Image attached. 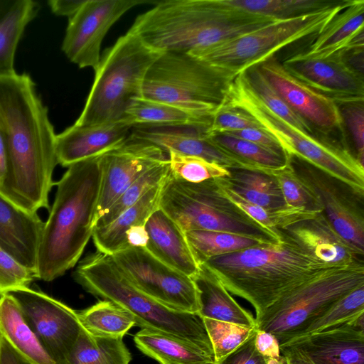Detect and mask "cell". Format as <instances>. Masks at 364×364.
<instances>
[{
  "label": "cell",
  "mask_w": 364,
  "mask_h": 364,
  "mask_svg": "<svg viewBox=\"0 0 364 364\" xmlns=\"http://www.w3.org/2000/svg\"><path fill=\"white\" fill-rule=\"evenodd\" d=\"M0 129L9 155L0 193L29 212L49 210L56 134L28 74H0Z\"/></svg>",
  "instance_id": "1"
},
{
  "label": "cell",
  "mask_w": 364,
  "mask_h": 364,
  "mask_svg": "<svg viewBox=\"0 0 364 364\" xmlns=\"http://www.w3.org/2000/svg\"><path fill=\"white\" fill-rule=\"evenodd\" d=\"M101 184L100 155L69 166L55 182V200L38 250L36 279L53 281L78 262L93 234Z\"/></svg>",
  "instance_id": "2"
},
{
  "label": "cell",
  "mask_w": 364,
  "mask_h": 364,
  "mask_svg": "<svg viewBox=\"0 0 364 364\" xmlns=\"http://www.w3.org/2000/svg\"><path fill=\"white\" fill-rule=\"evenodd\" d=\"M282 232L277 242L261 243L201 263L230 294L248 301L256 317L293 289L334 267L314 258Z\"/></svg>",
  "instance_id": "3"
},
{
  "label": "cell",
  "mask_w": 364,
  "mask_h": 364,
  "mask_svg": "<svg viewBox=\"0 0 364 364\" xmlns=\"http://www.w3.org/2000/svg\"><path fill=\"white\" fill-rule=\"evenodd\" d=\"M274 20L230 8L222 0H168L139 15L129 31L159 52L190 53Z\"/></svg>",
  "instance_id": "4"
},
{
  "label": "cell",
  "mask_w": 364,
  "mask_h": 364,
  "mask_svg": "<svg viewBox=\"0 0 364 364\" xmlns=\"http://www.w3.org/2000/svg\"><path fill=\"white\" fill-rule=\"evenodd\" d=\"M73 277L90 294L129 311L141 329L171 335L213 350L198 314L169 309L142 292L129 281L111 255L97 252L86 257L80 262Z\"/></svg>",
  "instance_id": "5"
},
{
  "label": "cell",
  "mask_w": 364,
  "mask_h": 364,
  "mask_svg": "<svg viewBox=\"0 0 364 364\" xmlns=\"http://www.w3.org/2000/svg\"><path fill=\"white\" fill-rule=\"evenodd\" d=\"M252 115L279 142L288 157L302 160L364 196V166L347 146L316 134H307L272 112L252 88L245 72L230 82L223 102Z\"/></svg>",
  "instance_id": "6"
},
{
  "label": "cell",
  "mask_w": 364,
  "mask_h": 364,
  "mask_svg": "<svg viewBox=\"0 0 364 364\" xmlns=\"http://www.w3.org/2000/svg\"><path fill=\"white\" fill-rule=\"evenodd\" d=\"M161 52L128 31L100 58L94 82L76 125H95L124 119L132 102L142 97L146 74Z\"/></svg>",
  "instance_id": "7"
},
{
  "label": "cell",
  "mask_w": 364,
  "mask_h": 364,
  "mask_svg": "<svg viewBox=\"0 0 364 364\" xmlns=\"http://www.w3.org/2000/svg\"><path fill=\"white\" fill-rule=\"evenodd\" d=\"M159 208L186 232L194 230L221 231L274 243L282 238L262 226L236 206L223 192L216 178L191 183L169 172Z\"/></svg>",
  "instance_id": "8"
},
{
  "label": "cell",
  "mask_w": 364,
  "mask_h": 364,
  "mask_svg": "<svg viewBox=\"0 0 364 364\" xmlns=\"http://www.w3.org/2000/svg\"><path fill=\"white\" fill-rule=\"evenodd\" d=\"M233 78L190 53L163 52L146 74L141 97L212 120Z\"/></svg>",
  "instance_id": "9"
},
{
  "label": "cell",
  "mask_w": 364,
  "mask_h": 364,
  "mask_svg": "<svg viewBox=\"0 0 364 364\" xmlns=\"http://www.w3.org/2000/svg\"><path fill=\"white\" fill-rule=\"evenodd\" d=\"M350 1L339 0L314 12L277 19L190 54L235 77L274 56L283 48L316 36Z\"/></svg>",
  "instance_id": "10"
},
{
  "label": "cell",
  "mask_w": 364,
  "mask_h": 364,
  "mask_svg": "<svg viewBox=\"0 0 364 364\" xmlns=\"http://www.w3.org/2000/svg\"><path fill=\"white\" fill-rule=\"evenodd\" d=\"M363 284L364 263L328 268L255 317V328L274 335L282 346L299 336L334 302Z\"/></svg>",
  "instance_id": "11"
},
{
  "label": "cell",
  "mask_w": 364,
  "mask_h": 364,
  "mask_svg": "<svg viewBox=\"0 0 364 364\" xmlns=\"http://www.w3.org/2000/svg\"><path fill=\"white\" fill-rule=\"evenodd\" d=\"M111 256L142 292L169 309L198 314V292L191 277L167 266L145 247H129Z\"/></svg>",
  "instance_id": "12"
},
{
  "label": "cell",
  "mask_w": 364,
  "mask_h": 364,
  "mask_svg": "<svg viewBox=\"0 0 364 364\" xmlns=\"http://www.w3.org/2000/svg\"><path fill=\"white\" fill-rule=\"evenodd\" d=\"M289 159L296 174L320 203L334 230L364 252V196L302 160L295 157Z\"/></svg>",
  "instance_id": "13"
},
{
  "label": "cell",
  "mask_w": 364,
  "mask_h": 364,
  "mask_svg": "<svg viewBox=\"0 0 364 364\" xmlns=\"http://www.w3.org/2000/svg\"><path fill=\"white\" fill-rule=\"evenodd\" d=\"M25 321L56 364H63L82 326L77 313L44 292L29 287L9 292Z\"/></svg>",
  "instance_id": "14"
},
{
  "label": "cell",
  "mask_w": 364,
  "mask_h": 364,
  "mask_svg": "<svg viewBox=\"0 0 364 364\" xmlns=\"http://www.w3.org/2000/svg\"><path fill=\"white\" fill-rule=\"evenodd\" d=\"M146 0H86L71 18L62 44L70 61L95 71L100 61L102 42L111 26L127 11Z\"/></svg>",
  "instance_id": "15"
},
{
  "label": "cell",
  "mask_w": 364,
  "mask_h": 364,
  "mask_svg": "<svg viewBox=\"0 0 364 364\" xmlns=\"http://www.w3.org/2000/svg\"><path fill=\"white\" fill-rule=\"evenodd\" d=\"M257 66L287 105L314 131L333 139V135L339 134L346 140L343 120L334 100L296 79L274 56Z\"/></svg>",
  "instance_id": "16"
},
{
  "label": "cell",
  "mask_w": 364,
  "mask_h": 364,
  "mask_svg": "<svg viewBox=\"0 0 364 364\" xmlns=\"http://www.w3.org/2000/svg\"><path fill=\"white\" fill-rule=\"evenodd\" d=\"M100 159L102 184L95 223L139 176L168 161V154L153 144L129 136L121 144L100 154Z\"/></svg>",
  "instance_id": "17"
},
{
  "label": "cell",
  "mask_w": 364,
  "mask_h": 364,
  "mask_svg": "<svg viewBox=\"0 0 364 364\" xmlns=\"http://www.w3.org/2000/svg\"><path fill=\"white\" fill-rule=\"evenodd\" d=\"M281 63L296 79L337 104L364 100V76L352 70L340 53L322 58L301 52Z\"/></svg>",
  "instance_id": "18"
},
{
  "label": "cell",
  "mask_w": 364,
  "mask_h": 364,
  "mask_svg": "<svg viewBox=\"0 0 364 364\" xmlns=\"http://www.w3.org/2000/svg\"><path fill=\"white\" fill-rule=\"evenodd\" d=\"M208 128L193 125L139 124L132 128L129 136L153 144L166 152L171 150L201 157L228 169H248L241 160L221 149L208 138Z\"/></svg>",
  "instance_id": "19"
},
{
  "label": "cell",
  "mask_w": 364,
  "mask_h": 364,
  "mask_svg": "<svg viewBox=\"0 0 364 364\" xmlns=\"http://www.w3.org/2000/svg\"><path fill=\"white\" fill-rule=\"evenodd\" d=\"M363 320L364 315H362L282 346L296 348L314 364H364Z\"/></svg>",
  "instance_id": "20"
},
{
  "label": "cell",
  "mask_w": 364,
  "mask_h": 364,
  "mask_svg": "<svg viewBox=\"0 0 364 364\" xmlns=\"http://www.w3.org/2000/svg\"><path fill=\"white\" fill-rule=\"evenodd\" d=\"M282 230L314 258L330 267L364 263V252L341 237L323 212Z\"/></svg>",
  "instance_id": "21"
},
{
  "label": "cell",
  "mask_w": 364,
  "mask_h": 364,
  "mask_svg": "<svg viewBox=\"0 0 364 364\" xmlns=\"http://www.w3.org/2000/svg\"><path fill=\"white\" fill-rule=\"evenodd\" d=\"M133 127L126 119L95 125L74 124L56 135L58 164L68 167L99 156L126 141Z\"/></svg>",
  "instance_id": "22"
},
{
  "label": "cell",
  "mask_w": 364,
  "mask_h": 364,
  "mask_svg": "<svg viewBox=\"0 0 364 364\" xmlns=\"http://www.w3.org/2000/svg\"><path fill=\"white\" fill-rule=\"evenodd\" d=\"M44 223L0 193V247L35 273Z\"/></svg>",
  "instance_id": "23"
},
{
  "label": "cell",
  "mask_w": 364,
  "mask_h": 364,
  "mask_svg": "<svg viewBox=\"0 0 364 364\" xmlns=\"http://www.w3.org/2000/svg\"><path fill=\"white\" fill-rule=\"evenodd\" d=\"M148 241L146 250L172 269L193 277L200 264L188 242L185 232L161 209L158 208L146 225Z\"/></svg>",
  "instance_id": "24"
},
{
  "label": "cell",
  "mask_w": 364,
  "mask_h": 364,
  "mask_svg": "<svg viewBox=\"0 0 364 364\" xmlns=\"http://www.w3.org/2000/svg\"><path fill=\"white\" fill-rule=\"evenodd\" d=\"M364 1L350 0L314 38L306 54L326 58L364 46Z\"/></svg>",
  "instance_id": "25"
},
{
  "label": "cell",
  "mask_w": 364,
  "mask_h": 364,
  "mask_svg": "<svg viewBox=\"0 0 364 364\" xmlns=\"http://www.w3.org/2000/svg\"><path fill=\"white\" fill-rule=\"evenodd\" d=\"M198 292L202 318L232 323L250 328L256 327L253 315L241 306L225 289L215 274L200 264L198 272L191 277Z\"/></svg>",
  "instance_id": "26"
},
{
  "label": "cell",
  "mask_w": 364,
  "mask_h": 364,
  "mask_svg": "<svg viewBox=\"0 0 364 364\" xmlns=\"http://www.w3.org/2000/svg\"><path fill=\"white\" fill-rule=\"evenodd\" d=\"M134 341L141 352L160 364H216L213 350L166 333L141 329Z\"/></svg>",
  "instance_id": "27"
},
{
  "label": "cell",
  "mask_w": 364,
  "mask_h": 364,
  "mask_svg": "<svg viewBox=\"0 0 364 364\" xmlns=\"http://www.w3.org/2000/svg\"><path fill=\"white\" fill-rule=\"evenodd\" d=\"M164 182L151 189L109 224L94 229L92 237L97 252L113 255L128 248L127 232L134 227L144 225L149 216L159 208Z\"/></svg>",
  "instance_id": "28"
},
{
  "label": "cell",
  "mask_w": 364,
  "mask_h": 364,
  "mask_svg": "<svg viewBox=\"0 0 364 364\" xmlns=\"http://www.w3.org/2000/svg\"><path fill=\"white\" fill-rule=\"evenodd\" d=\"M0 336L33 364H56L27 324L9 293L0 296Z\"/></svg>",
  "instance_id": "29"
},
{
  "label": "cell",
  "mask_w": 364,
  "mask_h": 364,
  "mask_svg": "<svg viewBox=\"0 0 364 364\" xmlns=\"http://www.w3.org/2000/svg\"><path fill=\"white\" fill-rule=\"evenodd\" d=\"M230 175L218 181L245 200L268 210H277L287 205L273 176L262 171L229 168Z\"/></svg>",
  "instance_id": "30"
},
{
  "label": "cell",
  "mask_w": 364,
  "mask_h": 364,
  "mask_svg": "<svg viewBox=\"0 0 364 364\" xmlns=\"http://www.w3.org/2000/svg\"><path fill=\"white\" fill-rule=\"evenodd\" d=\"M39 5L32 0H0V74L14 72L15 53Z\"/></svg>",
  "instance_id": "31"
},
{
  "label": "cell",
  "mask_w": 364,
  "mask_h": 364,
  "mask_svg": "<svg viewBox=\"0 0 364 364\" xmlns=\"http://www.w3.org/2000/svg\"><path fill=\"white\" fill-rule=\"evenodd\" d=\"M131 360L123 338L95 336L82 328L63 364H129Z\"/></svg>",
  "instance_id": "32"
},
{
  "label": "cell",
  "mask_w": 364,
  "mask_h": 364,
  "mask_svg": "<svg viewBox=\"0 0 364 364\" xmlns=\"http://www.w3.org/2000/svg\"><path fill=\"white\" fill-rule=\"evenodd\" d=\"M77 313L82 328L95 336L123 338L136 326L129 311L108 300L99 301Z\"/></svg>",
  "instance_id": "33"
},
{
  "label": "cell",
  "mask_w": 364,
  "mask_h": 364,
  "mask_svg": "<svg viewBox=\"0 0 364 364\" xmlns=\"http://www.w3.org/2000/svg\"><path fill=\"white\" fill-rule=\"evenodd\" d=\"M133 126L193 125L209 127L211 121L176 106L152 100L135 99L126 112L125 117Z\"/></svg>",
  "instance_id": "34"
},
{
  "label": "cell",
  "mask_w": 364,
  "mask_h": 364,
  "mask_svg": "<svg viewBox=\"0 0 364 364\" xmlns=\"http://www.w3.org/2000/svg\"><path fill=\"white\" fill-rule=\"evenodd\" d=\"M218 147L241 160L248 169L267 171L286 166L289 158L255 143L225 133H207Z\"/></svg>",
  "instance_id": "35"
},
{
  "label": "cell",
  "mask_w": 364,
  "mask_h": 364,
  "mask_svg": "<svg viewBox=\"0 0 364 364\" xmlns=\"http://www.w3.org/2000/svg\"><path fill=\"white\" fill-rule=\"evenodd\" d=\"M339 0H223L227 6L275 19H283L314 12L332 6Z\"/></svg>",
  "instance_id": "36"
},
{
  "label": "cell",
  "mask_w": 364,
  "mask_h": 364,
  "mask_svg": "<svg viewBox=\"0 0 364 364\" xmlns=\"http://www.w3.org/2000/svg\"><path fill=\"white\" fill-rule=\"evenodd\" d=\"M185 235L199 264L211 257L261 244L252 238L221 231L194 230L186 232Z\"/></svg>",
  "instance_id": "37"
},
{
  "label": "cell",
  "mask_w": 364,
  "mask_h": 364,
  "mask_svg": "<svg viewBox=\"0 0 364 364\" xmlns=\"http://www.w3.org/2000/svg\"><path fill=\"white\" fill-rule=\"evenodd\" d=\"M170 172L169 161L152 167L134 181L110 205L94 225V229L105 226L134 205L147 192L163 183Z\"/></svg>",
  "instance_id": "38"
},
{
  "label": "cell",
  "mask_w": 364,
  "mask_h": 364,
  "mask_svg": "<svg viewBox=\"0 0 364 364\" xmlns=\"http://www.w3.org/2000/svg\"><path fill=\"white\" fill-rule=\"evenodd\" d=\"M362 315H364V284L334 302L291 341L345 323Z\"/></svg>",
  "instance_id": "39"
},
{
  "label": "cell",
  "mask_w": 364,
  "mask_h": 364,
  "mask_svg": "<svg viewBox=\"0 0 364 364\" xmlns=\"http://www.w3.org/2000/svg\"><path fill=\"white\" fill-rule=\"evenodd\" d=\"M247 80L262 102L274 114L307 134H315L311 127L299 116L268 82L258 66L245 71Z\"/></svg>",
  "instance_id": "40"
},
{
  "label": "cell",
  "mask_w": 364,
  "mask_h": 364,
  "mask_svg": "<svg viewBox=\"0 0 364 364\" xmlns=\"http://www.w3.org/2000/svg\"><path fill=\"white\" fill-rule=\"evenodd\" d=\"M266 172L276 179L287 206L312 214L323 212L320 203L296 174L290 159L284 167Z\"/></svg>",
  "instance_id": "41"
},
{
  "label": "cell",
  "mask_w": 364,
  "mask_h": 364,
  "mask_svg": "<svg viewBox=\"0 0 364 364\" xmlns=\"http://www.w3.org/2000/svg\"><path fill=\"white\" fill-rule=\"evenodd\" d=\"M203 321L216 363L245 343L255 333L256 328L207 318H203Z\"/></svg>",
  "instance_id": "42"
},
{
  "label": "cell",
  "mask_w": 364,
  "mask_h": 364,
  "mask_svg": "<svg viewBox=\"0 0 364 364\" xmlns=\"http://www.w3.org/2000/svg\"><path fill=\"white\" fill-rule=\"evenodd\" d=\"M167 152L170 173L177 179L200 183L230 175L228 168L201 157L185 155L171 150Z\"/></svg>",
  "instance_id": "43"
},
{
  "label": "cell",
  "mask_w": 364,
  "mask_h": 364,
  "mask_svg": "<svg viewBox=\"0 0 364 364\" xmlns=\"http://www.w3.org/2000/svg\"><path fill=\"white\" fill-rule=\"evenodd\" d=\"M36 273L21 264L0 247V296L29 287Z\"/></svg>",
  "instance_id": "44"
},
{
  "label": "cell",
  "mask_w": 364,
  "mask_h": 364,
  "mask_svg": "<svg viewBox=\"0 0 364 364\" xmlns=\"http://www.w3.org/2000/svg\"><path fill=\"white\" fill-rule=\"evenodd\" d=\"M364 100L350 101L337 104L343 126L350 135L357 160L364 161Z\"/></svg>",
  "instance_id": "45"
},
{
  "label": "cell",
  "mask_w": 364,
  "mask_h": 364,
  "mask_svg": "<svg viewBox=\"0 0 364 364\" xmlns=\"http://www.w3.org/2000/svg\"><path fill=\"white\" fill-rule=\"evenodd\" d=\"M262 127L261 124L247 112L223 103L214 114L207 133H226L248 128Z\"/></svg>",
  "instance_id": "46"
},
{
  "label": "cell",
  "mask_w": 364,
  "mask_h": 364,
  "mask_svg": "<svg viewBox=\"0 0 364 364\" xmlns=\"http://www.w3.org/2000/svg\"><path fill=\"white\" fill-rule=\"evenodd\" d=\"M255 332L245 343L217 364H267L266 358L255 348Z\"/></svg>",
  "instance_id": "47"
},
{
  "label": "cell",
  "mask_w": 364,
  "mask_h": 364,
  "mask_svg": "<svg viewBox=\"0 0 364 364\" xmlns=\"http://www.w3.org/2000/svg\"><path fill=\"white\" fill-rule=\"evenodd\" d=\"M225 134L255 143L277 153L286 155L277 139L263 127L248 128Z\"/></svg>",
  "instance_id": "48"
},
{
  "label": "cell",
  "mask_w": 364,
  "mask_h": 364,
  "mask_svg": "<svg viewBox=\"0 0 364 364\" xmlns=\"http://www.w3.org/2000/svg\"><path fill=\"white\" fill-rule=\"evenodd\" d=\"M255 346L257 350L265 358H280L281 348L277 338L272 333L255 329Z\"/></svg>",
  "instance_id": "49"
},
{
  "label": "cell",
  "mask_w": 364,
  "mask_h": 364,
  "mask_svg": "<svg viewBox=\"0 0 364 364\" xmlns=\"http://www.w3.org/2000/svg\"><path fill=\"white\" fill-rule=\"evenodd\" d=\"M86 0H50L48 5L53 14L57 16L73 17L80 9Z\"/></svg>",
  "instance_id": "50"
},
{
  "label": "cell",
  "mask_w": 364,
  "mask_h": 364,
  "mask_svg": "<svg viewBox=\"0 0 364 364\" xmlns=\"http://www.w3.org/2000/svg\"><path fill=\"white\" fill-rule=\"evenodd\" d=\"M0 364H33L0 336Z\"/></svg>",
  "instance_id": "51"
},
{
  "label": "cell",
  "mask_w": 364,
  "mask_h": 364,
  "mask_svg": "<svg viewBox=\"0 0 364 364\" xmlns=\"http://www.w3.org/2000/svg\"><path fill=\"white\" fill-rule=\"evenodd\" d=\"M281 348L286 364H314L303 352L291 346Z\"/></svg>",
  "instance_id": "52"
},
{
  "label": "cell",
  "mask_w": 364,
  "mask_h": 364,
  "mask_svg": "<svg viewBox=\"0 0 364 364\" xmlns=\"http://www.w3.org/2000/svg\"><path fill=\"white\" fill-rule=\"evenodd\" d=\"M145 225L134 227L127 232V242L128 248L133 247H146L148 241V235Z\"/></svg>",
  "instance_id": "53"
},
{
  "label": "cell",
  "mask_w": 364,
  "mask_h": 364,
  "mask_svg": "<svg viewBox=\"0 0 364 364\" xmlns=\"http://www.w3.org/2000/svg\"><path fill=\"white\" fill-rule=\"evenodd\" d=\"M8 149L3 134L0 129V186L3 183L8 168Z\"/></svg>",
  "instance_id": "54"
},
{
  "label": "cell",
  "mask_w": 364,
  "mask_h": 364,
  "mask_svg": "<svg viewBox=\"0 0 364 364\" xmlns=\"http://www.w3.org/2000/svg\"><path fill=\"white\" fill-rule=\"evenodd\" d=\"M266 359L267 364H286L284 358L283 357L282 355L280 358H266Z\"/></svg>",
  "instance_id": "55"
},
{
  "label": "cell",
  "mask_w": 364,
  "mask_h": 364,
  "mask_svg": "<svg viewBox=\"0 0 364 364\" xmlns=\"http://www.w3.org/2000/svg\"><path fill=\"white\" fill-rule=\"evenodd\" d=\"M217 364V363H216Z\"/></svg>",
  "instance_id": "56"
}]
</instances>
